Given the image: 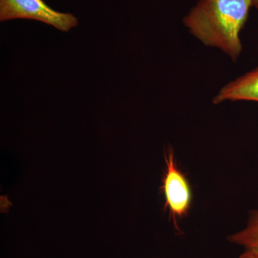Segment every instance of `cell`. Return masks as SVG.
<instances>
[{"mask_svg": "<svg viewBox=\"0 0 258 258\" xmlns=\"http://www.w3.org/2000/svg\"><path fill=\"white\" fill-rule=\"evenodd\" d=\"M229 240L244 247L240 258H258V211L251 212L247 227L231 235Z\"/></svg>", "mask_w": 258, "mask_h": 258, "instance_id": "obj_5", "label": "cell"}, {"mask_svg": "<svg viewBox=\"0 0 258 258\" xmlns=\"http://www.w3.org/2000/svg\"><path fill=\"white\" fill-rule=\"evenodd\" d=\"M251 7L252 0H200L182 22L204 45L218 49L236 62L242 52L240 33Z\"/></svg>", "mask_w": 258, "mask_h": 258, "instance_id": "obj_1", "label": "cell"}, {"mask_svg": "<svg viewBox=\"0 0 258 258\" xmlns=\"http://www.w3.org/2000/svg\"><path fill=\"white\" fill-rule=\"evenodd\" d=\"M165 160L166 169L161 189L165 197V208L169 210L177 228V220L186 216L189 212L192 195L188 180L176 166L172 149H169L166 153Z\"/></svg>", "mask_w": 258, "mask_h": 258, "instance_id": "obj_3", "label": "cell"}, {"mask_svg": "<svg viewBox=\"0 0 258 258\" xmlns=\"http://www.w3.org/2000/svg\"><path fill=\"white\" fill-rule=\"evenodd\" d=\"M248 101L258 103V67L230 81L213 98L214 104L225 101Z\"/></svg>", "mask_w": 258, "mask_h": 258, "instance_id": "obj_4", "label": "cell"}, {"mask_svg": "<svg viewBox=\"0 0 258 258\" xmlns=\"http://www.w3.org/2000/svg\"><path fill=\"white\" fill-rule=\"evenodd\" d=\"M13 19L37 20L62 32H69L79 25V20L74 15L56 11L43 0H0L1 22Z\"/></svg>", "mask_w": 258, "mask_h": 258, "instance_id": "obj_2", "label": "cell"}, {"mask_svg": "<svg viewBox=\"0 0 258 258\" xmlns=\"http://www.w3.org/2000/svg\"><path fill=\"white\" fill-rule=\"evenodd\" d=\"M252 6L258 10V0H252Z\"/></svg>", "mask_w": 258, "mask_h": 258, "instance_id": "obj_6", "label": "cell"}]
</instances>
